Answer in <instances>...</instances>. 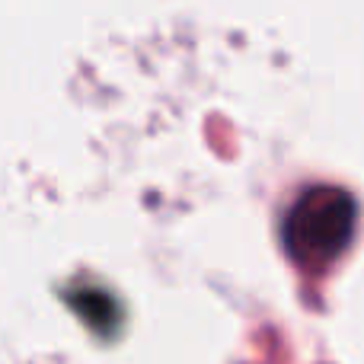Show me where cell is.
<instances>
[{
    "mask_svg": "<svg viewBox=\"0 0 364 364\" xmlns=\"http://www.w3.org/2000/svg\"><path fill=\"white\" fill-rule=\"evenodd\" d=\"M358 205L339 186H310L284 214V246L304 269H323L348 250Z\"/></svg>",
    "mask_w": 364,
    "mask_h": 364,
    "instance_id": "1",
    "label": "cell"
}]
</instances>
